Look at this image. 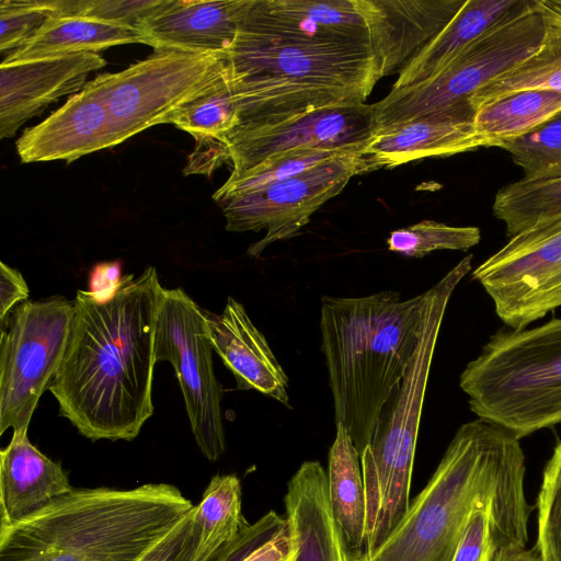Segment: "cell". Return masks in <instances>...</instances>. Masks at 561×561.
Returning <instances> with one entry per match:
<instances>
[{"label":"cell","instance_id":"obj_1","mask_svg":"<svg viewBox=\"0 0 561 561\" xmlns=\"http://www.w3.org/2000/svg\"><path fill=\"white\" fill-rule=\"evenodd\" d=\"M148 266L98 299L78 290L68 345L48 390L91 440H133L153 413L154 337L163 294Z\"/></svg>","mask_w":561,"mask_h":561},{"label":"cell","instance_id":"obj_2","mask_svg":"<svg viewBox=\"0 0 561 561\" xmlns=\"http://www.w3.org/2000/svg\"><path fill=\"white\" fill-rule=\"evenodd\" d=\"M525 455L508 430L482 419L457 430L402 520L371 552L347 561H453L471 513L491 512L493 548L526 547L533 506L525 495Z\"/></svg>","mask_w":561,"mask_h":561},{"label":"cell","instance_id":"obj_3","mask_svg":"<svg viewBox=\"0 0 561 561\" xmlns=\"http://www.w3.org/2000/svg\"><path fill=\"white\" fill-rule=\"evenodd\" d=\"M194 506L168 483L73 489L0 526V561H141Z\"/></svg>","mask_w":561,"mask_h":561},{"label":"cell","instance_id":"obj_4","mask_svg":"<svg viewBox=\"0 0 561 561\" xmlns=\"http://www.w3.org/2000/svg\"><path fill=\"white\" fill-rule=\"evenodd\" d=\"M423 302L424 294L402 300L394 290L321 298L320 348L325 358L334 420L346 430L359 457L412 360Z\"/></svg>","mask_w":561,"mask_h":561},{"label":"cell","instance_id":"obj_5","mask_svg":"<svg viewBox=\"0 0 561 561\" xmlns=\"http://www.w3.org/2000/svg\"><path fill=\"white\" fill-rule=\"evenodd\" d=\"M227 55L240 125L365 103L381 79L369 45L310 41L241 24Z\"/></svg>","mask_w":561,"mask_h":561},{"label":"cell","instance_id":"obj_6","mask_svg":"<svg viewBox=\"0 0 561 561\" xmlns=\"http://www.w3.org/2000/svg\"><path fill=\"white\" fill-rule=\"evenodd\" d=\"M463 257L424 294L419 343L407 374L385 404L360 455L366 491L365 546L378 548L408 512L423 403L438 334L449 299L471 271Z\"/></svg>","mask_w":561,"mask_h":561},{"label":"cell","instance_id":"obj_7","mask_svg":"<svg viewBox=\"0 0 561 561\" xmlns=\"http://www.w3.org/2000/svg\"><path fill=\"white\" fill-rule=\"evenodd\" d=\"M470 410L518 439L561 423V318L499 330L459 378Z\"/></svg>","mask_w":561,"mask_h":561},{"label":"cell","instance_id":"obj_8","mask_svg":"<svg viewBox=\"0 0 561 561\" xmlns=\"http://www.w3.org/2000/svg\"><path fill=\"white\" fill-rule=\"evenodd\" d=\"M547 25L535 0H519L486 31L462 48L435 76L391 91L373 104L376 130L419 116L463 108L470 98L534 54ZM474 112V111H473Z\"/></svg>","mask_w":561,"mask_h":561},{"label":"cell","instance_id":"obj_9","mask_svg":"<svg viewBox=\"0 0 561 561\" xmlns=\"http://www.w3.org/2000/svg\"><path fill=\"white\" fill-rule=\"evenodd\" d=\"M227 54L154 50L118 72H105L113 147L145 129L170 124L180 108L227 73Z\"/></svg>","mask_w":561,"mask_h":561},{"label":"cell","instance_id":"obj_10","mask_svg":"<svg viewBox=\"0 0 561 561\" xmlns=\"http://www.w3.org/2000/svg\"><path fill=\"white\" fill-rule=\"evenodd\" d=\"M73 312V301L54 296L23 301L0 321V435L27 431L62 362Z\"/></svg>","mask_w":561,"mask_h":561},{"label":"cell","instance_id":"obj_11","mask_svg":"<svg viewBox=\"0 0 561 561\" xmlns=\"http://www.w3.org/2000/svg\"><path fill=\"white\" fill-rule=\"evenodd\" d=\"M213 351L204 309L182 288H164L156 327V362L173 366L193 436L209 461L226 450L222 389L214 373Z\"/></svg>","mask_w":561,"mask_h":561},{"label":"cell","instance_id":"obj_12","mask_svg":"<svg viewBox=\"0 0 561 561\" xmlns=\"http://www.w3.org/2000/svg\"><path fill=\"white\" fill-rule=\"evenodd\" d=\"M471 276L512 330L561 307V214L510 238Z\"/></svg>","mask_w":561,"mask_h":561},{"label":"cell","instance_id":"obj_13","mask_svg":"<svg viewBox=\"0 0 561 561\" xmlns=\"http://www.w3.org/2000/svg\"><path fill=\"white\" fill-rule=\"evenodd\" d=\"M366 172L363 150L346 153L301 174L232 195L218 203L226 229L233 232L266 230L248 254L259 257L271 243L294 237L327 201L348 181Z\"/></svg>","mask_w":561,"mask_h":561},{"label":"cell","instance_id":"obj_14","mask_svg":"<svg viewBox=\"0 0 561 561\" xmlns=\"http://www.w3.org/2000/svg\"><path fill=\"white\" fill-rule=\"evenodd\" d=\"M375 130L373 104L348 103L278 122L240 125L218 142L232 164L230 178H234L291 151H360Z\"/></svg>","mask_w":561,"mask_h":561},{"label":"cell","instance_id":"obj_15","mask_svg":"<svg viewBox=\"0 0 561 561\" xmlns=\"http://www.w3.org/2000/svg\"><path fill=\"white\" fill-rule=\"evenodd\" d=\"M105 73L98 75L39 124L24 130L16 141L22 162L65 160L113 147L105 100Z\"/></svg>","mask_w":561,"mask_h":561},{"label":"cell","instance_id":"obj_16","mask_svg":"<svg viewBox=\"0 0 561 561\" xmlns=\"http://www.w3.org/2000/svg\"><path fill=\"white\" fill-rule=\"evenodd\" d=\"M105 65L96 53L1 62L0 138L12 137L60 96L79 92L88 76Z\"/></svg>","mask_w":561,"mask_h":561},{"label":"cell","instance_id":"obj_17","mask_svg":"<svg viewBox=\"0 0 561 561\" xmlns=\"http://www.w3.org/2000/svg\"><path fill=\"white\" fill-rule=\"evenodd\" d=\"M465 0H354L380 77L400 72L451 20Z\"/></svg>","mask_w":561,"mask_h":561},{"label":"cell","instance_id":"obj_18","mask_svg":"<svg viewBox=\"0 0 561 561\" xmlns=\"http://www.w3.org/2000/svg\"><path fill=\"white\" fill-rule=\"evenodd\" d=\"M252 0H162L136 26L154 50L228 54Z\"/></svg>","mask_w":561,"mask_h":561},{"label":"cell","instance_id":"obj_19","mask_svg":"<svg viewBox=\"0 0 561 561\" xmlns=\"http://www.w3.org/2000/svg\"><path fill=\"white\" fill-rule=\"evenodd\" d=\"M473 115L470 110L455 108L375 130L363 149L366 172L485 147L473 127Z\"/></svg>","mask_w":561,"mask_h":561},{"label":"cell","instance_id":"obj_20","mask_svg":"<svg viewBox=\"0 0 561 561\" xmlns=\"http://www.w3.org/2000/svg\"><path fill=\"white\" fill-rule=\"evenodd\" d=\"M209 341L239 390H254L289 407L288 378L242 304L228 297L220 314L204 310Z\"/></svg>","mask_w":561,"mask_h":561},{"label":"cell","instance_id":"obj_21","mask_svg":"<svg viewBox=\"0 0 561 561\" xmlns=\"http://www.w3.org/2000/svg\"><path fill=\"white\" fill-rule=\"evenodd\" d=\"M240 24L264 33L370 46L354 0H252Z\"/></svg>","mask_w":561,"mask_h":561},{"label":"cell","instance_id":"obj_22","mask_svg":"<svg viewBox=\"0 0 561 561\" xmlns=\"http://www.w3.org/2000/svg\"><path fill=\"white\" fill-rule=\"evenodd\" d=\"M286 517L295 545L293 561H347V547L332 512L328 472L304 461L287 484Z\"/></svg>","mask_w":561,"mask_h":561},{"label":"cell","instance_id":"obj_23","mask_svg":"<svg viewBox=\"0 0 561 561\" xmlns=\"http://www.w3.org/2000/svg\"><path fill=\"white\" fill-rule=\"evenodd\" d=\"M73 489L61 465L39 451L27 431L13 432L0 451V526L25 518Z\"/></svg>","mask_w":561,"mask_h":561},{"label":"cell","instance_id":"obj_24","mask_svg":"<svg viewBox=\"0 0 561 561\" xmlns=\"http://www.w3.org/2000/svg\"><path fill=\"white\" fill-rule=\"evenodd\" d=\"M142 44L141 34L131 26L112 24L84 16L53 15L21 47L2 62L99 53L112 46Z\"/></svg>","mask_w":561,"mask_h":561},{"label":"cell","instance_id":"obj_25","mask_svg":"<svg viewBox=\"0 0 561 561\" xmlns=\"http://www.w3.org/2000/svg\"><path fill=\"white\" fill-rule=\"evenodd\" d=\"M518 1L465 0L444 28L399 72L392 89L408 87L438 73L462 48Z\"/></svg>","mask_w":561,"mask_h":561},{"label":"cell","instance_id":"obj_26","mask_svg":"<svg viewBox=\"0 0 561 561\" xmlns=\"http://www.w3.org/2000/svg\"><path fill=\"white\" fill-rule=\"evenodd\" d=\"M329 451L328 488L333 515L347 550L364 551L366 529V491L360 457L341 424Z\"/></svg>","mask_w":561,"mask_h":561},{"label":"cell","instance_id":"obj_27","mask_svg":"<svg viewBox=\"0 0 561 561\" xmlns=\"http://www.w3.org/2000/svg\"><path fill=\"white\" fill-rule=\"evenodd\" d=\"M561 113V92L522 91L479 107L473 127L485 148L499 147L519 139Z\"/></svg>","mask_w":561,"mask_h":561},{"label":"cell","instance_id":"obj_28","mask_svg":"<svg viewBox=\"0 0 561 561\" xmlns=\"http://www.w3.org/2000/svg\"><path fill=\"white\" fill-rule=\"evenodd\" d=\"M530 90L561 92V34L548 27L534 54L479 89L469 104L476 112L501 98Z\"/></svg>","mask_w":561,"mask_h":561},{"label":"cell","instance_id":"obj_29","mask_svg":"<svg viewBox=\"0 0 561 561\" xmlns=\"http://www.w3.org/2000/svg\"><path fill=\"white\" fill-rule=\"evenodd\" d=\"M193 519L201 549L217 551L231 542L249 524L242 515V491L238 477L214 476L201 502L194 506Z\"/></svg>","mask_w":561,"mask_h":561},{"label":"cell","instance_id":"obj_30","mask_svg":"<svg viewBox=\"0 0 561 561\" xmlns=\"http://www.w3.org/2000/svg\"><path fill=\"white\" fill-rule=\"evenodd\" d=\"M492 210L508 238L552 218L561 214V176L506 184L497 191Z\"/></svg>","mask_w":561,"mask_h":561},{"label":"cell","instance_id":"obj_31","mask_svg":"<svg viewBox=\"0 0 561 561\" xmlns=\"http://www.w3.org/2000/svg\"><path fill=\"white\" fill-rule=\"evenodd\" d=\"M170 124L188 133L196 144L222 141L231 134L241 124V118L230 64L222 79L175 112Z\"/></svg>","mask_w":561,"mask_h":561},{"label":"cell","instance_id":"obj_32","mask_svg":"<svg viewBox=\"0 0 561 561\" xmlns=\"http://www.w3.org/2000/svg\"><path fill=\"white\" fill-rule=\"evenodd\" d=\"M295 545L289 522L270 511L224 546L211 561H291Z\"/></svg>","mask_w":561,"mask_h":561},{"label":"cell","instance_id":"obj_33","mask_svg":"<svg viewBox=\"0 0 561 561\" xmlns=\"http://www.w3.org/2000/svg\"><path fill=\"white\" fill-rule=\"evenodd\" d=\"M481 240L478 227H455L424 219L390 232L387 247L408 257H422L436 250L467 251Z\"/></svg>","mask_w":561,"mask_h":561},{"label":"cell","instance_id":"obj_34","mask_svg":"<svg viewBox=\"0 0 561 561\" xmlns=\"http://www.w3.org/2000/svg\"><path fill=\"white\" fill-rule=\"evenodd\" d=\"M362 151V150H360ZM356 151L342 150H300L291 151L264 161L254 169L234 176L228 178L224 185L216 191L213 198L221 201L244 192L253 191L272 183H276L291 176L301 174L319 164L337 157Z\"/></svg>","mask_w":561,"mask_h":561},{"label":"cell","instance_id":"obj_35","mask_svg":"<svg viewBox=\"0 0 561 561\" xmlns=\"http://www.w3.org/2000/svg\"><path fill=\"white\" fill-rule=\"evenodd\" d=\"M501 149L511 154L525 179L561 176V113Z\"/></svg>","mask_w":561,"mask_h":561},{"label":"cell","instance_id":"obj_36","mask_svg":"<svg viewBox=\"0 0 561 561\" xmlns=\"http://www.w3.org/2000/svg\"><path fill=\"white\" fill-rule=\"evenodd\" d=\"M537 510L535 549L541 561H561V440L543 469Z\"/></svg>","mask_w":561,"mask_h":561},{"label":"cell","instance_id":"obj_37","mask_svg":"<svg viewBox=\"0 0 561 561\" xmlns=\"http://www.w3.org/2000/svg\"><path fill=\"white\" fill-rule=\"evenodd\" d=\"M55 15L51 0L0 1V51L11 54Z\"/></svg>","mask_w":561,"mask_h":561},{"label":"cell","instance_id":"obj_38","mask_svg":"<svg viewBox=\"0 0 561 561\" xmlns=\"http://www.w3.org/2000/svg\"><path fill=\"white\" fill-rule=\"evenodd\" d=\"M162 0H53L56 15L84 16L135 27Z\"/></svg>","mask_w":561,"mask_h":561},{"label":"cell","instance_id":"obj_39","mask_svg":"<svg viewBox=\"0 0 561 561\" xmlns=\"http://www.w3.org/2000/svg\"><path fill=\"white\" fill-rule=\"evenodd\" d=\"M193 510L141 561H211L220 549L210 551L198 548V534L193 519Z\"/></svg>","mask_w":561,"mask_h":561},{"label":"cell","instance_id":"obj_40","mask_svg":"<svg viewBox=\"0 0 561 561\" xmlns=\"http://www.w3.org/2000/svg\"><path fill=\"white\" fill-rule=\"evenodd\" d=\"M493 550L491 512L482 506L471 513L453 561H489Z\"/></svg>","mask_w":561,"mask_h":561},{"label":"cell","instance_id":"obj_41","mask_svg":"<svg viewBox=\"0 0 561 561\" xmlns=\"http://www.w3.org/2000/svg\"><path fill=\"white\" fill-rule=\"evenodd\" d=\"M28 286L22 274L7 265L0 263V321L13 310V307L24 301L28 297Z\"/></svg>","mask_w":561,"mask_h":561},{"label":"cell","instance_id":"obj_42","mask_svg":"<svg viewBox=\"0 0 561 561\" xmlns=\"http://www.w3.org/2000/svg\"><path fill=\"white\" fill-rule=\"evenodd\" d=\"M123 278L119 261L98 263L90 273L88 291L98 299H107L116 293Z\"/></svg>","mask_w":561,"mask_h":561},{"label":"cell","instance_id":"obj_43","mask_svg":"<svg viewBox=\"0 0 561 561\" xmlns=\"http://www.w3.org/2000/svg\"><path fill=\"white\" fill-rule=\"evenodd\" d=\"M489 561H541L535 548L501 547L493 550Z\"/></svg>","mask_w":561,"mask_h":561},{"label":"cell","instance_id":"obj_44","mask_svg":"<svg viewBox=\"0 0 561 561\" xmlns=\"http://www.w3.org/2000/svg\"><path fill=\"white\" fill-rule=\"evenodd\" d=\"M548 28L561 34V0H536Z\"/></svg>","mask_w":561,"mask_h":561},{"label":"cell","instance_id":"obj_45","mask_svg":"<svg viewBox=\"0 0 561 561\" xmlns=\"http://www.w3.org/2000/svg\"><path fill=\"white\" fill-rule=\"evenodd\" d=\"M293 561V560H291Z\"/></svg>","mask_w":561,"mask_h":561}]
</instances>
